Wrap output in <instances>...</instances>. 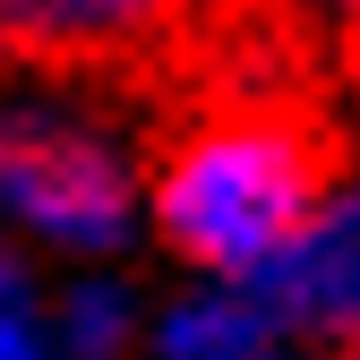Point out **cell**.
Masks as SVG:
<instances>
[{
  "label": "cell",
  "instance_id": "cell-1",
  "mask_svg": "<svg viewBox=\"0 0 360 360\" xmlns=\"http://www.w3.org/2000/svg\"><path fill=\"white\" fill-rule=\"evenodd\" d=\"M335 189H343L335 129L309 103H292V86H266V95H223L198 129L163 146L155 223L180 257L257 275L318 223Z\"/></svg>",
  "mask_w": 360,
  "mask_h": 360
},
{
  "label": "cell",
  "instance_id": "cell-2",
  "mask_svg": "<svg viewBox=\"0 0 360 360\" xmlns=\"http://www.w3.org/2000/svg\"><path fill=\"white\" fill-rule=\"evenodd\" d=\"M206 0H9V52L69 77H155L206 60Z\"/></svg>",
  "mask_w": 360,
  "mask_h": 360
},
{
  "label": "cell",
  "instance_id": "cell-3",
  "mask_svg": "<svg viewBox=\"0 0 360 360\" xmlns=\"http://www.w3.org/2000/svg\"><path fill=\"white\" fill-rule=\"evenodd\" d=\"M9 206L43 240L103 249L129 223V172H120V155L103 138L26 112V120H9Z\"/></svg>",
  "mask_w": 360,
  "mask_h": 360
},
{
  "label": "cell",
  "instance_id": "cell-4",
  "mask_svg": "<svg viewBox=\"0 0 360 360\" xmlns=\"http://www.w3.org/2000/svg\"><path fill=\"white\" fill-rule=\"evenodd\" d=\"M249 300L283 335H309L343 360H360V180L318 206V223L249 275Z\"/></svg>",
  "mask_w": 360,
  "mask_h": 360
},
{
  "label": "cell",
  "instance_id": "cell-5",
  "mask_svg": "<svg viewBox=\"0 0 360 360\" xmlns=\"http://www.w3.org/2000/svg\"><path fill=\"white\" fill-rule=\"evenodd\" d=\"M155 360H300V352L257 300H198L163 326Z\"/></svg>",
  "mask_w": 360,
  "mask_h": 360
},
{
  "label": "cell",
  "instance_id": "cell-6",
  "mask_svg": "<svg viewBox=\"0 0 360 360\" xmlns=\"http://www.w3.org/2000/svg\"><path fill=\"white\" fill-rule=\"evenodd\" d=\"M120 318H129V300H120L112 283H86V292L69 300V352H77V360H112Z\"/></svg>",
  "mask_w": 360,
  "mask_h": 360
},
{
  "label": "cell",
  "instance_id": "cell-7",
  "mask_svg": "<svg viewBox=\"0 0 360 360\" xmlns=\"http://www.w3.org/2000/svg\"><path fill=\"white\" fill-rule=\"evenodd\" d=\"M206 69H223V52H240V43H283L275 34V9L266 0H206Z\"/></svg>",
  "mask_w": 360,
  "mask_h": 360
},
{
  "label": "cell",
  "instance_id": "cell-8",
  "mask_svg": "<svg viewBox=\"0 0 360 360\" xmlns=\"http://www.w3.org/2000/svg\"><path fill=\"white\" fill-rule=\"evenodd\" d=\"M9 360H34V326H26V309H9Z\"/></svg>",
  "mask_w": 360,
  "mask_h": 360
},
{
  "label": "cell",
  "instance_id": "cell-9",
  "mask_svg": "<svg viewBox=\"0 0 360 360\" xmlns=\"http://www.w3.org/2000/svg\"><path fill=\"white\" fill-rule=\"evenodd\" d=\"M352 34H360V18H352Z\"/></svg>",
  "mask_w": 360,
  "mask_h": 360
}]
</instances>
